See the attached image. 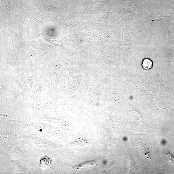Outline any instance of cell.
<instances>
[{
    "label": "cell",
    "mask_w": 174,
    "mask_h": 174,
    "mask_svg": "<svg viewBox=\"0 0 174 174\" xmlns=\"http://www.w3.org/2000/svg\"><path fill=\"white\" fill-rule=\"evenodd\" d=\"M121 9L126 12H130L134 10L136 5L133 1L127 0L125 1L120 4Z\"/></svg>",
    "instance_id": "obj_1"
},
{
    "label": "cell",
    "mask_w": 174,
    "mask_h": 174,
    "mask_svg": "<svg viewBox=\"0 0 174 174\" xmlns=\"http://www.w3.org/2000/svg\"><path fill=\"white\" fill-rule=\"evenodd\" d=\"M51 160L48 157H45L42 159L40 161V166L42 169L46 168V167L51 165Z\"/></svg>",
    "instance_id": "obj_2"
},
{
    "label": "cell",
    "mask_w": 174,
    "mask_h": 174,
    "mask_svg": "<svg viewBox=\"0 0 174 174\" xmlns=\"http://www.w3.org/2000/svg\"><path fill=\"white\" fill-rule=\"evenodd\" d=\"M153 66V63L149 59H144L143 61L142 66L144 69L148 70L151 68Z\"/></svg>",
    "instance_id": "obj_3"
},
{
    "label": "cell",
    "mask_w": 174,
    "mask_h": 174,
    "mask_svg": "<svg viewBox=\"0 0 174 174\" xmlns=\"http://www.w3.org/2000/svg\"><path fill=\"white\" fill-rule=\"evenodd\" d=\"M140 149L142 150V151L143 152V153L142 154H144L146 156H148V150L147 149V147H146V148L144 147V144L143 145V144H140ZM149 157V156H148Z\"/></svg>",
    "instance_id": "obj_4"
}]
</instances>
